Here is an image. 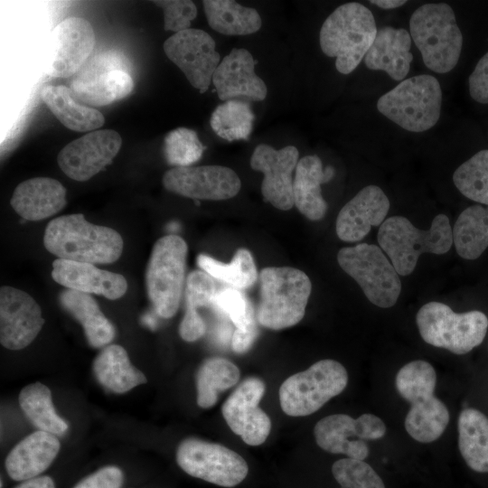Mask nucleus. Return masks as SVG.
Returning a JSON list of instances; mask_svg holds the SVG:
<instances>
[{"instance_id": "nucleus-1", "label": "nucleus", "mask_w": 488, "mask_h": 488, "mask_svg": "<svg viewBox=\"0 0 488 488\" xmlns=\"http://www.w3.org/2000/svg\"><path fill=\"white\" fill-rule=\"evenodd\" d=\"M43 244L58 258L94 265L115 262L124 248L123 239L116 230L92 224L81 213L51 221Z\"/></svg>"}, {"instance_id": "nucleus-2", "label": "nucleus", "mask_w": 488, "mask_h": 488, "mask_svg": "<svg viewBox=\"0 0 488 488\" xmlns=\"http://www.w3.org/2000/svg\"><path fill=\"white\" fill-rule=\"evenodd\" d=\"M436 382L435 369L422 360L408 362L396 375L398 392L410 403L405 428L420 443H431L439 438L449 422L446 406L434 395Z\"/></svg>"}, {"instance_id": "nucleus-3", "label": "nucleus", "mask_w": 488, "mask_h": 488, "mask_svg": "<svg viewBox=\"0 0 488 488\" xmlns=\"http://www.w3.org/2000/svg\"><path fill=\"white\" fill-rule=\"evenodd\" d=\"M378 28L372 12L357 2L343 4L324 20L320 29L322 52L335 59L336 70L352 72L373 43Z\"/></svg>"}, {"instance_id": "nucleus-4", "label": "nucleus", "mask_w": 488, "mask_h": 488, "mask_svg": "<svg viewBox=\"0 0 488 488\" xmlns=\"http://www.w3.org/2000/svg\"><path fill=\"white\" fill-rule=\"evenodd\" d=\"M408 26L412 42L428 70L446 74L455 69L463 49V34L448 4L421 5L411 14Z\"/></svg>"}, {"instance_id": "nucleus-5", "label": "nucleus", "mask_w": 488, "mask_h": 488, "mask_svg": "<svg viewBox=\"0 0 488 488\" xmlns=\"http://www.w3.org/2000/svg\"><path fill=\"white\" fill-rule=\"evenodd\" d=\"M377 239L397 273L408 276L414 271L421 254L448 252L453 244V232L445 214L436 215L426 230L416 228L403 216H391L380 225Z\"/></svg>"}, {"instance_id": "nucleus-6", "label": "nucleus", "mask_w": 488, "mask_h": 488, "mask_svg": "<svg viewBox=\"0 0 488 488\" xmlns=\"http://www.w3.org/2000/svg\"><path fill=\"white\" fill-rule=\"evenodd\" d=\"M443 93L438 80L418 74L399 82L376 103L379 113L399 127L412 133L433 128L440 119Z\"/></svg>"}, {"instance_id": "nucleus-7", "label": "nucleus", "mask_w": 488, "mask_h": 488, "mask_svg": "<svg viewBox=\"0 0 488 488\" xmlns=\"http://www.w3.org/2000/svg\"><path fill=\"white\" fill-rule=\"evenodd\" d=\"M259 279L257 322L272 330L297 324L305 315L312 290L308 276L290 267H268L260 271Z\"/></svg>"}, {"instance_id": "nucleus-8", "label": "nucleus", "mask_w": 488, "mask_h": 488, "mask_svg": "<svg viewBox=\"0 0 488 488\" xmlns=\"http://www.w3.org/2000/svg\"><path fill=\"white\" fill-rule=\"evenodd\" d=\"M416 322L427 343L455 354H465L480 345L488 328V318L483 312L473 310L458 314L436 301L421 306Z\"/></svg>"}, {"instance_id": "nucleus-9", "label": "nucleus", "mask_w": 488, "mask_h": 488, "mask_svg": "<svg viewBox=\"0 0 488 488\" xmlns=\"http://www.w3.org/2000/svg\"><path fill=\"white\" fill-rule=\"evenodd\" d=\"M348 373L339 361L325 359L288 377L279 388L284 413L305 417L314 413L347 386Z\"/></svg>"}, {"instance_id": "nucleus-10", "label": "nucleus", "mask_w": 488, "mask_h": 488, "mask_svg": "<svg viewBox=\"0 0 488 488\" xmlns=\"http://www.w3.org/2000/svg\"><path fill=\"white\" fill-rule=\"evenodd\" d=\"M187 250L184 239L174 234L160 238L153 247L145 283L148 297L161 317L171 318L179 308Z\"/></svg>"}, {"instance_id": "nucleus-11", "label": "nucleus", "mask_w": 488, "mask_h": 488, "mask_svg": "<svg viewBox=\"0 0 488 488\" xmlns=\"http://www.w3.org/2000/svg\"><path fill=\"white\" fill-rule=\"evenodd\" d=\"M341 268L361 286L373 305L393 306L401 292V281L395 267L374 244L361 243L342 248L337 253Z\"/></svg>"}, {"instance_id": "nucleus-12", "label": "nucleus", "mask_w": 488, "mask_h": 488, "mask_svg": "<svg viewBox=\"0 0 488 488\" xmlns=\"http://www.w3.org/2000/svg\"><path fill=\"white\" fill-rule=\"evenodd\" d=\"M176 462L189 475L222 487L238 485L249 472L247 462L238 453L195 437L179 444Z\"/></svg>"}, {"instance_id": "nucleus-13", "label": "nucleus", "mask_w": 488, "mask_h": 488, "mask_svg": "<svg viewBox=\"0 0 488 488\" xmlns=\"http://www.w3.org/2000/svg\"><path fill=\"white\" fill-rule=\"evenodd\" d=\"M385 433L384 422L369 413L357 418L346 414L330 415L320 419L314 428L315 442L322 449L357 460H364L369 455L365 440L381 438Z\"/></svg>"}, {"instance_id": "nucleus-14", "label": "nucleus", "mask_w": 488, "mask_h": 488, "mask_svg": "<svg viewBox=\"0 0 488 488\" xmlns=\"http://www.w3.org/2000/svg\"><path fill=\"white\" fill-rule=\"evenodd\" d=\"M215 47L209 33L193 28L174 33L163 45L168 59L200 93L208 89L221 62V55Z\"/></svg>"}, {"instance_id": "nucleus-15", "label": "nucleus", "mask_w": 488, "mask_h": 488, "mask_svg": "<svg viewBox=\"0 0 488 488\" xmlns=\"http://www.w3.org/2000/svg\"><path fill=\"white\" fill-rule=\"evenodd\" d=\"M266 386L258 377L246 378L232 391L221 408L230 428L249 446H259L267 438L271 420L258 404Z\"/></svg>"}, {"instance_id": "nucleus-16", "label": "nucleus", "mask_w": 488, "mask_h": 488, "mask_svg": "<svg viewBox=\"0 0 488 488\" xmlns=\"http://www.w3.org/2000/svg\"><path fill=\"white\" fill-rule=\"evenodd\" d=\"M122 138L112 129H102L71 141L57 157L61 170L70 179L84 182L108 165L120 150Z\"/></svg>"}, {"instance_id": "nucleus-17", "label": "nucleus", "mask_w": 488, "mask_h": 488, "mask_svg": "<svg viewBox=\"0 0 488 488\" xmlns=\"http://www.w3.org/2000/svg\"><path fill=\"white\" fill-rule=\"evenodd\" d=\"M164 187L194 200L221 201L238 194L241 182L230 168L221 165L174 167L163 176Z\"/></svg>"}, {"instance_id": "nucleus-18", "label": "nucleus", "mask_w": 488, "mask_h": 488, "mask_svg": "<svg viewBox=\"0 0 488 488\" xmlns=\"http://www.w3.org/2000/svg\"><path fill=\"white\" fill-rule=\"evenodd\" d=\"M96 42L88 20L70 16L59 23L50 37L48 73L68 78L78 72L91 54Z\"/></svg>"}, {"instance_id": "nucleus-19", "label": "nucleus", "mask_w": 488, "mask_h": 488, "mask_svg": "<svg viewBox=\"0 0 488 488\" xmlns=\"http://www.w3.org/2000/svg\"><path fill=\"white\" fill-rule=\"evenodd\" d=\"M299 153L296 146L287 145L279 150L258 145L252 153L250 166L264 174L261 192L266 202L275 208L287 211L294 204L293 172L298 163Z\"/></svg>"}, {"instance_id": "nucleus-20", "label": "nucleus", "mask_w": 488, "mask_h": 488, "mask_svg": "<svg viewBox=\"0 0 488 488\" xmlns=\"http://www.w3.org/2000/svg\"><path fill=\"white\" fill-rule=\"evenodd\" d=\"M44 319L37 302L13 286L0 288V342L9 350L28 346L38 335Z\"/></svg>"}, {"instance_id": "nucleus-21", "label": "nucleus", "mask_w": 488, "mask_h": 488, "mask_svg": "<svg viewBox=\"0 0 488 488\" xmlns=\"http://www.w3.org/2000/svg\"><path fill=\"white\" fill-rule=\"evenodd\" d=\"M257 61L251 53L243 48H234L220 62L212 83L220 99H239L252 101L266 99L267 89L264 80L255 73Z\"/></svg>"}, {"instance_id": "nucleus-22", "label": "nucleus", "mask_w": 488, "mask_h": 488, "mask_svg": "<svg viewBox=\"0 0 488 488\" xmlns=\"http://www.w3.org/2000/svg\"><path fill=\"white\" fill-rule=\"evenodd\" d=\"M389 207V200L380 187H363L339 211L335 225L338 238L346 242L361 240L371 227L383 223Z\"/></svg>"}, {"instance_id": "nucleus-23", "label": "nucleus", "mask_w": 488, "mask_h": 488, "mask_svg": "<svg viewBox=\"0 0 488 488\" xmlns=\"http://www.w3.org/2000/svg\"><path fill=\"white\" fill-rule=\"evenodd\" d=\"M52 277L67 289L99 295L110 300L120 298L127 290L124 276L90 263L57 258L52 262Z\"/></svg>"}, {"instance_id": "nucleus-24", "label": "nucleus", "mask_w": 488, "mask_h": 488, "mask_svg": "<svg viewBox=\"0 0 488 488\" xmlns=\"http://www.w3.org/2000/svg\"><path fill=\"white\" fill-rule=\"evenodd\" d=\"M412 39L405 28L386 25L377 35L362 61L367 69L383 71L391 80L400 82L407 79L411 68Z\"/></svg>"}, {"instance_id": "nucleus-25", "label": "nucleus", "mask_w": 488, "mask_h": 488, "mask_svg": "<svg viewBox=\"0 0 488 488\" xmlns=\"http://www.w3.org/2000/svg\"><path fill=\"white\" fill-rule=\"evenodd\" d=\"M66 192L59 181L50 177H35L16 186L10 203L23 219L36 221L61 211L67 203Z\"/></svg>"}, {"instance_id": "nucleus-26", "label": "nucleus", "mask_w": 488, "mask_h": 488, "mask_svg": "<svg viewBox=\"0 0 488 488\" xmlns=\"http://www.w3.org/2000/svg\"><path fill=\"white\" fill-rule=\"evenodd\" d=\"M134 89L131 76L122 69L86 70L75 77L70 89L80 103L102 107L128 96Z\"/></svg>"}, {"instance_id": "nucleus-27", "label": "nucleus", "mask_w": 488, "mask_h": 488, "mask_svg": "<svg viewBox=\"0 0 488 488\" xmlns=\"http://www.w3.org/2000/svg\"><path fill=\"white\" fill-rule=\"evenodd\" d=\"M55 435L38 430L20 441L8 454L5 469L14 481L37 477L53 462L60 451Z\"/></svg>"}, {"instance_id": "nucleus-28", "label": "nucleus", "mask_w": 488, "mask_h": 488, "mask_svg": "<svg viewBox=\"0 0 488 488\" xmlns=\"http://www.w3.org/2000/svg\"><path fill=\"white\" fill-rule=\"evenodd\" d=\"M334 173L331 165L324 168L317 155H305L298 161L293 182L294 204L307 219L320 221L324 217L327 203L321 184L332 180Z\"/></svg>"}, {"instance_id": "nucleus-29", "label": "nucleus", "mask_w": 488, "mask_h": 488, "mask_svg": "<svg viewBox=\"0 0 488 488\" xmlns=\"http://www.w3.org/2000/svg\"><path fill=\"white\" fill-rule=\"evenodd\" d=\"M41 97L56 118L70 130L91 132L104 125V116L99 110L79 102L66 86H45Z\"/></svg>"}, {"instance_id": "nucleus-30", "label": "nucleus", "mask_w": 488, "mask_h": 488, "mask_svg": "<svg viewBox=\"0 0 488 488\" xmlns=\"http://www.w3.org/2000/svg\"><path fill=\"white\" fill-rule=\"evenodd\" d=\"M62 307L83 327L89 343L99 348L108 345L115 337V328L89 295L66 289L60 296Z\"/></svg>"}, {"instance_id": "nucleus-31", "label": "nucleus", "mask_w": 488, "mask_h": 488, "mask_svg": "<svg viewBox=\"0 0 488 488\" xmlns=\"http://www.w3.org/2000/svg\"><path fill=\"white\" fill-rule=\"evenodd\" d=\"M93 371L99 382L115 393H125L146 382L143 372L130 362L127 351L117 344H108L99 353Z\"/></svg>"}, {"instance_id": "nucleus-32", "label": "nucleus", "mask_w": 488, "mask_h": 488, "mask_svg": "<svg viewBox=\"0 0 488 488\" xmlns=\"http://www.w3.org/2000/svg\"><path fill=\"white\" fill-rule=\"evenodd\" d=\"M458 446L466 465L478 473H488V418L468 408L458 418Z\"/></svg>"}, {"instance_id": "nucleus-33", "label": "nucleus", "mask_w": 488, "mask_h": 488, "mask_svg": "<svg viewBox=\"0 0 488 488\" xmlns=\"http://www.w3.org/2000/svg\"><path fill=\"white\" fill-rule=\"evenodd\" d=\"M209 25L225 35H248L258 32L262 21L257 10L231 0H204Z\"/></svg>"}, {"instance_id": "nucleus-34", "label": "nucleus", "mask_w": 488, "mask_h": 488, "mask_svg": "<svg viewBox=\"0 0 488 488\" xmlns=\"http://www.w3.org/2000/svg\"><path fill=\"white\" fill-rule=\"evenodd\" d=\"M453 243L465 259H476L488 247V206L475 204L465 209L454 228Z\"/></svg>"}, {"instance_id": "nucleus-35", "label": "nucleus", "mask_w": 488, "mask_h": 488, "mask_svg": "<svg viewBox=\"0 0 488 488\" xmlns=\"http://www.w3.org/2000/svg\"><path fill=\"white\" fill-rule=\"evenodd\" d=\"M240 378L239 368L221 357L206 359L196 373L197 404L202 408L216 404L221 391L233 387Z\"/></svg>"}, {"instance_id": "nucleus-36", "label": "nucleus", "mask_w": 488, "mask_h": 488, "mask_svg": "<svg viewBox=\"0 0 488 488\" xmlns=\"http://www.w3.org/2000/svg\"><path fill=\"white\" fill-rule=\"evenodd\" d=\"M21 408L39 430L61 436L68 430V424L56 413L52 393L45 385L35 382L24 387L19 394Z\"/></svg>"}, {"instance_id": "nucleus-37", "label": "nucleus", "mask_w": 488, "mask_h": 488, "mask_svg": "<svg viewBox=\"0 0 488 488\" xmlns=\"http://www.w3.org/2000/svg\"><path fill=\"white\" fill-rule=\"evenodd\" d=\"M197 264L212 278L237 289L250 287L258 279L254 258L246 249H238L230 263H223L208 255L200 254L197 257Z\"/></svg>"}, {"instance_id": "nucleus-38", "label": "nucleus", "mask_w": 488, "mask_h": 488, "mask_svg": "<svg viewBox=\"0 0 488 488\" xmlns=\"http://www.w3.org/2000/svg\"><path fill=\"white\" fill-rule=\"evenodd\" d=\"M254 118V113L247 102L230 99L214 109L210 123L217 136L231 142L249 139Z\"/></svg>"}, {"instance_id": "nucleus-39", "label": "nucleus", "mask_w": 488, "mask_h": 488, "mask_svg": "<svg viewBox=\"0 0 488 488\" xmlns=\"http://www.w3.org/2000/svg\"><path fill=\"white\" fill-rule=\"evenodd\" d=\"M456 189L466 198L488 206V149L460 164L453 174Z\"/></svg>"}, {"instance_id": "nucleus-40", "label": "nucleus", "mask_w": 488, "mask_h": 488, "mask_svg": "<svg viewBox=\"0 0 488 488\" xmlns=\"http://www.w3.org/2000/svg\"><path fill=\"white\" fill-rule=\"evenodd\" d=\"M205 146L195 131L187 127H177L170 131L164 139L163 152L166 162L175 167H188L198 162Z\"/></svg>"}, {"instance_id": "nucleus-41", "label": "nucleus", "mask_w": 488, "mask_h": 488, "mask_svg": "<svg viewBox=\"0 0 488 488\" xmlns=\"http://www.w3.org/2000/svg\"><path fill=\"white\" fill-rule=\"evenodd\" d=\"M332 473L340 488H385L379 474L363 460L339 459L333 463Z\"/></svg>"}, {"instance_id": "nucleus-42", "label": "nucleus", "mask_w": 488, "mask_h": 488, "mask_svg": "<svg viewBox=\"0 0 488 488\" xmlns=\"http://www.w3.org/2000/svg\"><path fill=\"white\" fill-rule=\"evenodd\" d=\"M217 293L213 278L204 271L195 270L185 280L186 311L184 316H201L198 309L211 307Z\"/></svg>"}, {"instance_id": "nucleus-43", "label": "nucleus", "mask_w": 488, "mask_h": 488, "mask_svg": "<svg viewBox=\"0 0 488 488\" xmlns=\"http://www.w3.org/2000/svg\"><path fill=\"white\" fill-rule=\"evenodd\" d=\"M211 308L219 314L228 316L236 328L256 314L251 303L239 289L234 287L217 290Z\"/></svg>"}, {"instance_id": "nucleus-44", "label": "nucleus", "mask_w": 488, "mask_h": 488, "mask_svg": "<svg viewBox=\"0 0 488 488\" xmlns=\"http://www.w3.org/2000/svg\"><path fill=\"white\" fill-rule=\"evenodd\" d=\"M153 3L164 12V28L176 33L191 28L192 22L197 15V8L189 0H160Z\"/></svg>"}, {"instance_id": "nucleus-45", "label": "nucleus", "mask_w": 488, "mask_h": 488, "mask_svg": "<svg viewBox=\"0 0 488 488\" xmlns=\"http://www.w3.org/2000/svg\"><path fill=\"white\" fill-rule=\"evenodd\" d=\"M123 481L119 467L107 465L80 480L73 488H121Z\"/></svg>"}, {"instance_id": "nucleus-46", "label": "nucleus", "mask_w": 488, "mask_h": 488, "mask_svg": "<svg viewBox=\"0 0 488 488\" xmlns=\"http://www.w3.org/2000/svg\"><path fill=\"white\" fill-rule=\"evenodd\" d=\"M468 89L474 100L488 104V52L478 61L470 74Z\"/></svg>"}, {"instance_id": "nucleus-47", "label": "nucleus", "mask_w": 488, "mask_h": 488, "mask_svg": "<svg viewBox=\"0 0 488 488\" xmlns=\"http://www.w3.org/2000/svg\"><path fill=\"white\" fill-rule=\"evenodd\" d=\"M256 314L240 327H237L231 336V348L237 353L247 352L257 339L258 330Z\"/></svg>"}, {"instance_id": "nucleus-48", "label": "nucleus", "mask_w": 488, "mask_h": 488, "mask_svg": "<svg viewBox=\"0 0 488 488\" xmlns=\"http://www.w3.org/2000/svg\"><path fill=\"white\" fill-rule=\"evenodd\" d=\"M15 488H55V483L50 476L43 475L23 481Z\"/></svg>"}, {"instance_id": "nucleus-49", "label": "nucleus", "mask_w": 488, "mask_h": 488, "mask_svg": "<svg viewBox=\"0 0 488 488\" xmlns=\"http://www.w3.org/2000/svg\"><path fill=\"white\" fill-rule=\"evenodd\" d=\"M370 4H372L383 10H393L399 7L403 6L408 3L405 0H373L369 1Z\"/></svg>"}, {"instance_id": "nucleus-50", "label": "nucleus", "mask_w": 488, "mask_h": 488, "mask_svg": "<svg viewBox=\"0 0 488 488\" xmlns=\"http://www.w3.org/2000/svg\"><path fill=\"white\" fill-rule=\"evenodd\" d=\"M142 321L144 324L153 330L156 327V319L151 314H145Z\"/></svg>"}]
</instances>
